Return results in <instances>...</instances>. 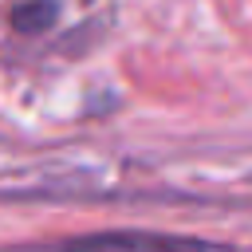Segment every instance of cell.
<instances>
[{"label": "cell", "mask_w": 252, "mask_h": 252, "mask_svg": "<svg viewBox=\"0 0 252 252\" xmlns=\"http://www.w3.org/2000/svg\"><path fill=\"white\" fill-rule=\"evenodd\" d=\"M67 252H236L228 244L197 240V236H165V232H98L83 240H67Z\"/></svg>", "instance_id": "cell-1"}, {"label": "cell", "mask_w": 252, "mask_h": 252, "mask_svg": "<svg viewBox=\"0 0 252 252\" xmlns=\"http://www.w3.org/2000/svg\"><path fill=\"white\" fill-rule=\"evenodd\" d=\"M55 16H59V0H24V4H16V12H12V28L32 35V32L51 28Z\"/></svg>", "instance_id": "cell-2"}]
</instances>
